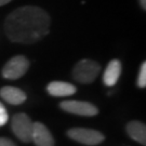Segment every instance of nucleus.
Returning <instances> with one entry per match:
<instances>
[{
  "instance_id": "11",
  "label": "nucleus",
  "mask_w": 146,
  "mask_h": 146,
  "mask_svg": "<svg viewBox=\"0 0 146 146\" xmlns=\"http://www.w3.org/2000/svg\"><path fill=\"white\" fill-rule=\"evenodd\" d=\"M125 130L132 140L142 145L146 144V127L144 123L140 121H130L125 127Z\"/></svg>"
},
{
  "instance_id": "7",
  "label": "nucleus",
  "mask_w": 146,
  "mask_h": 146,
  "mask_svg": "<svg viewBox=\"0 0 146 146\" xmlns=\"http://www.w3.org/2000/svg\"><path fill=\"white\" fill-rule=\"evenodd\" d=\"M31 141L37 146H54V139L51 132L41 122H34Z\"/></svg>"
},
{
  "instance_id": "6",
  "label": "nucleus",
  "mask_w": 146,
  "mask_h": 146,
  "mask_svg": "<svg viewBox=\"0 0 146 146\" xmlns=\"http://www.w3.org/2000/svg\"><path fill=\"white\" fill-rule=\"evenodd\" d=\"M60 106L63 110L74 115L92 117L99 114V110L95 105L84 101H64Z\"/></svg>"
},
{
  "instance_id": "9",
  "label": "nucleus",
  "mask_w": 146,
  "mask_h": 146,
  "mask_svg": "<svg viewBox=\"0 0 146 146\" xmlns=\"http://www.w3.org/2000/svg\"><path fill=\"white\" fill-rule=\"evenodd\" d=\"M121 70H122V65H121L119 60H111L108 63V65L104 72V75H103L104 84L108 87L115 86L120 77Z\"/></svg>"
},
{
  "instance_id": "5",
  "label": "nucleus",
  "mask_w": 146,
  "mask_h": 146,
  "mask_svg": "<svg viewBox=\"0 0 146 146\" xmlns=\"http://www.w3.org/2000/svg\"><path fill=\"white\" fill-rule=\"evenodd\" d=\"M67 135L73 139L74 141L84 144V145H98L105 140L103 133L92 129H84V128H73L68 130Z\"/></svg>"
},
{
  "instance_id": "13",
  "label": "nucleus",
  "mask_w": 146,
  "mask_h": 146,
  "mask_svg": "<svg viewBox=\"0 0 146 146\" xmlns=\"http://www.w3.org/2000/svg\"><path fill=\"white\" fill-rule=\"evenodd\" d=\"M8 119H9L8 111H7L5 107L3 106V104L0 102V127L5 125L8 122Z\"/></svg>"
},
{
  "instance_id": "12",
  "label": "nucleus",
  "mask_w": 146,
  "mask_h": 146,
  "mask_svg": "<svg viewBox=\"0 0 146 146\" xmlns=\"http://www.w3.org/2000/svg\"><path fill=\"white\" fill-rule=\"evenodd\" d=\"M137 86L140 88H145L146 87V63L143 62L140 68V73L137 77Z\"/></svg>"
},
{
  "instance_id": "16",
  "label": "nucleus",
  "mask_w": 146,
  "mask_h": 146,
  "mask_svg": "<svg viewBox=\"0 0 146 146\" xmlns=\"http://www.w3.org/2000/svg\"><path fill=\"white\" fill-rule=\"evenodd\" d=\"M12 0H0V7L1 5H7V3H9V2H11Z\"/></svg>"
},
{
  "instance_id": "10",
  "label": "nucleus",
  "mask_w": 146,
  "mask_h": 146,
  "mask_svg": "<svg viewBox=\"0 0 146 146\" xmlns=\"http://www.w3.org/2000/svg\"><path fill=\"white\" fill-rule=\"evenodd\" d=\"M47 91L53 96H69L76 93L77 88L66 81H51L48 84Z\"/></svg>"
},
{
  "instance_id": "3",
  "label": "nucleus",
  "mask_w": 146,
  "mask_h": 146,
  "mask_svg": "<svg viewBox=\"0 0 146 146\" xmlns=\"http://www.w3.org/2000/svg\"><path fill=\"white\" fill-rule=\"evenodd\" d=\"M33 125L34 122L31 119L24 113L15 114L12 117V131L19 140L24 143L31 142V134H33Z\"/></svg>"
},
{
  "instance_id": "4",
  "label": "nucleus",
  "mask_w": 146,
  "mask_h": 146,
  "mask_svg": "<svg viewBox=\"0 0 146 146\" xmlns=\"http://www.w3.org/2000/svg\"><path fill=\"white\" fill-rule=\"evenodd\" d=\"M29 68V61L24 55H15L10 58L3 68H2V76L5 79H19L23 77Z\"/></svg>"
},
{
  "instance_id": "15",
  "label": "nucleus",
  "mask_w": 146,
  "mask_h": 146,
  "mask_svg": "<svg viewBox=\"0 0 146 146\" xmlns=\"http://www.w3.org/2000/svg\"><path fill=\"white\" fill-rule=\"evenodd\" d=\"M140 1V5L141 7L143 8V10H145L146 9V0H139Z\"/></svg>"
},
{
  "instance_id": "8",
  "label": "nucleus",
  "mask_w": 146,
  "mask_h": 146,
  "mask_svg": "<svg viewBox=\"0 0 146 146\" xmlns=\"http://www.w3.org/2000/svg\"><path fill=\"white\" fill-rule=\"evenodd\" d=\"M0 96L12 105H20L26 101V94L21 89L7 86L0 89Z\"/></svg>"
},
{
  "instance_id": "1",
  "label": "nucleus",
  "mask_w": 146,
  "mask_h": 146,
  "mask_svg": "<svg viewBox=\"0 0 146 146\" xmlns=\"http://www.w3.org/2000/svg\"><path fill=\"white\" fill-rule=\"evenodd\" d=\"M50 25V15L43 9L36 5H24L7 16L5 31L12 42L29 44L47 36Z\"/></svg>"
},
{
  "instance_id": "2",
  "label": "nucleus",
  "mask_w": 146,
  "mask_h": 146,
  "mask_svg": "<svg viewBox=\"0 0 146 146\" xmlns=\"http://www.w3.org/2000/svg\"><path fill=\"white\" fill-rule=\"evenodd\" d=\"M101 66L93 60L84 58L79 61L73 69V77L80 84H91L99 76Z\"/></svg>"
},
{
  "instance_id": "14",
  "label": "nucleus",
  "mask_w": 146,
  "mask_h": 146,
  "mask_svg": "<svg viewBox=\"0 0 146 146\" xmlns=\"http://www.w3.org/2000/svg\"><path fill=\"white\" fill-rule=\"evenodd\" d=\"M0 146H16L13 142L7 137H0Z\"/></svg>"
}]
</instances>
